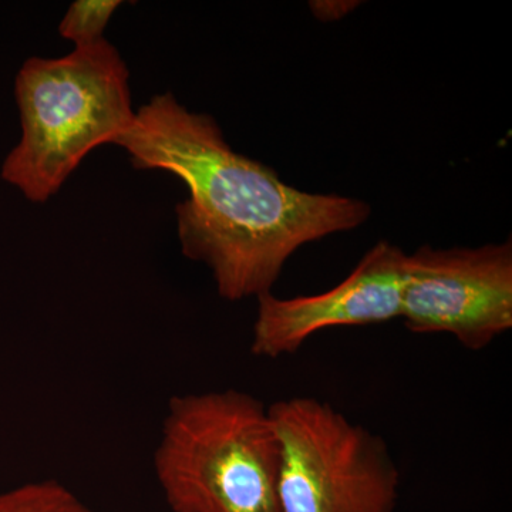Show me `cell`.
I'll return each mask as SVG.
<instances>
[{
  "instance_id": "277c9868",
  "label": "cell",
  "mask_w": 512,
  "mask_h": 512,
  "mask_svg": "<svg viewBox=\"0 0 512 512\" xmlns=\"http://www.w3.org/2000/svg\"><path fill=\"white\" fill-rule=\"evenodd\" d=\"M281 512H396L400 471L382 437L315 397L269 406Z\"/></svg>"
},
{
  "instance_id": "3957f363",
  "label": "cell",
  "mask_w": 512,
  "mask_h": 512,
  "mask_svg": "<svg viewBox=\"0 0 512 512\" xmlns=\"http://www.w3.org/2000/svg\"><path fill=\"white\" fill-rule=\"evenodd\" d=\"M154 468L173 512H281L269 406L229 389L175 396Z\"/></svg>"
},
{
  "instance_id": "5b68a950",
  "label": "cell",
  "mask_w": 512,
  "mask_h": 512,
  "mask_svg": "<svg viewBox=\"0 0 512 512\" xmlns=\"http://www.w3.org/2000/svg\"><path fill=\"white\" fill-rule=\"evenodd\" d=\"M400 318L413 333H447L468 350L512 328V244L434 249L404 258Z\"/></svg>"
},
{
  "instance_id": "52a82bcc",
  "label": "cell",
  "mask_w": 512,
  "mask_h": 512,
  "mask_svg": "<svg viewBox=\"0 0 512 512\" xmlns=\"http://www.w3.org/2000/svg\"><path fill=\"white\" fill-rule=\"evenodd\" d=\"M0 512H96L55 480L28 483L0 493Z\"/></svg>"
},
{
  "instance_id": "ba28073f",
  "label": "cell",
  "mask_w": 512,
  "mask_h": 512,
  "mask_svg": "<svg viewBox=\"0 0 512 512\" xmlns=\"http://www.w3.org/2000/svg\"><path fill=\"white\" fill-rule=\"evenodd\" d=\"M120 5L119 0H77L60 23V35L72 40L76 47L103 40L104 29Z\"/></svg>"
},
{
  "instance_id": "6da1fadb",
  "label": "cell",
  "mask_w": 512,
  "mask_h": 512,
  "mask_svg": "<svg viewBox=\"0 0 512 512\" xmlns=\"http://www.w3.org/2000/svg\"><path fill=\"white\" fill-rule=\"evenodd\" d=\"M140 170H164L188 188L177 205L184 255L211 269L218 293L237 302L271 292L289 258L309 242L370 217L365 201L312 194L235 153L207 114L170 93L141 107L116 141Z\"/></svg>"
},
{
  "instance_id": "9c48e42d",
  "label": "cell",
  "mask_w": 512,
  "mask_h": 512,
  "mask_svg": "<svg viewBox=\"0 0 512 512\" xmlns=\"http://www.w3.org/2000/svg\"><path fill=\"white\" fill-rule=\"evenodd\" d=\"M312 10L319 19H339L349 13L350 9L356 8L357 2H313Z\"/></svg>"
},
{
  "instance_id": "7a4b0ae2",
  "label": "cell",
  "mask_w": 512,
  "mask_h": 512,
  "mask_svg": "<svg viewBox=\"0 0 512 512\" xmlns=\"http://www.w3.org/2000/svg\"><path fill=\"white\" fill-rule=\"evenodd\" d=\"M128 79L106 39L60 59L26 60L15 83L22 138L3 161V181L32 202L53 197L90 151L116 144L133 124Z\"/></svg>"
},
{
  "instance_id": "8992f818",
  "label": "cell",
  "mask_w": 512,
  "mask_h": 512,
  "mask_svg": "<svg viewBox=\"0 0 512 512\" xmlns=\"http://www.w3.org/2000/svg\"><path fill=\"white\" fill-rule=\"evenodd\" d=\"M404 258L402 249L382 241L330 291L291 299L276 298L272 292L258 296L252 353L278 359L298 352L322 330L400 318Z\"/></svg>"
}]
</instances>
